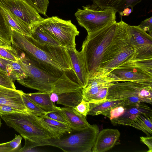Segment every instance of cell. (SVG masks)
Instances as JSON below:
<instances>
[{
  "label": "cell",
  "instance_id": "cell-9",
  "mask_svg": "<svg viewBox=\"0 0 152 152\" xmlns=\"http://www.w3.org/2000/svg\"><path fill=\"white\" fill-rule=\"evenodd\" d=\"M36 26L48 32L67 49L76 47L75 37L80 32L71 20L52 16L44 18Z\"/></svg>",
  "mask_w": 152,
  "mask_h": 152
},
{
  "label": "cell",
  "instance_id": "cell-37",
  "mask_svg": "<svg viewBox=\"0 0 152 152\" xmlns=\"http://www.w3.org/2000/svg\"><path fill=\"white\" fill-rule=\"evenodd\" d=\"M74 109L79 113L86 117L89 110V103L82 99L81 102Z\"/></svg>",
  "mask_w": 152,
  "mask_h": 152
},
{
  "label": "cell",
  "instance_id": "cell-19",
  "mask_svg": "<svg viewBox=\"0 0 152 152\" xmlns=\"http://www.w3.org/2000/svg\"><path fill=\"white\" fill-rule=\"evenodd\" d=\"M119 125L134 127L143 131L148 136L152 134V117L139 114L118 123L117 125Z\"/></svg>",
  "mask_w": 152,
  "mask_h": 152
},
{
  "label": "cell",
  "instance_id": "cell-25",
  "mask_svg": "<svg viewBox=\"0 0 152 152\" xmlns=\"http://www.w3.org/2000/svg\"><path fill=\"white\" fill-rule=\"evenodd\" d=\"M58 95L57 104L63 105L66 107L74 108L83 99L81 90L66 92Z\"/></svg>",
  "mask_w": 152,
  "mask_h": 152
},
{
  "label": "cell",
  "instance_id": "cell-42",
  "mask_svg": "<svg viewBox=\"0 0 152 152\" xmlns=\"http://www.w3.org/2000/svg\"><path fill=\"white\" fill-rule=\"evenodd\" d=\"M50 93V99L51 101L53 102H56L58 99V95L55 93Z\"/></svg>",
  "mask_w": 152,
  "mask_h": 152
},
{
  "label": "cell",
  "instance_id": "cell-5",
  "mask_svg": "<svg viewBox=\"0 0 152 152\" xmlns=\"http://www.w3.org/2000/svg\"><path fill=\"white\" fill-rule=\"evenodd\" d=\"M99 132L97 125L90 124L82 129L72 130L59 139L51 138L48 141V145L66 152H91Z\"/></svg>",
  "mask_w": 152,
  "mask_h": 152
},
{
  "label": "cell",
  "instance_id": "cell-22",
  "mask_svg": "<svg viewBox=\"0 0 152 152\" xmlns=\"http://www.w3.org/2000/svg\"><path fill=\"white\" fill-rule=\"evenodd\" d=\"M23 94L47 112L59 110L60 109V107L56 106L55 103L51 101L49 93L40 91L33 93H25L23 92Z\"/></svg>",
  "mask_w": 152,
  "mask_h": 152
},
{
  "label": "cell",
  "instance_id": "cell-12",
  "mask_svg": "<svg viewBox=\"0 0 152 152\" xmlns=\"http://www.w3.org/2000/svg\"><path fill=\"white\" fill-rule=\"evenodd\" d=\"M130 43L134 51L133 58L152 59V37L138 26H129Z\"/></svg>",
  "mask_w": 152,
  "mask_h": 152
},
{
  "label": "cell",
  "instance_id": "cell-11",
  "mask_svg": "<svg viewBox=\"0 0 152 152\" xmlns=\"http://www.w3.org/2000/svg\"><path fill=\"white\" fill-rule=\"evenodd\" d=\"M114 78L111 76L99 75L88 80L87 86L81 90L83 99L89 103H98L107 99L108 89Z\"/></svg>",
  "mask_w": 152,
  "mask_h": 152
},
{
  "label": "cell",
  "instance_id": "cell-8",
  "mask_svg": "<svg viewBox=\"0 0 152 152\" xmlns=\"http://www.w3.org/2000/svg\"><path fill=\"white\" fill-rule=\"evenodd\" d=\"M78 9L75 15L79 24L89 34L107 25L116 22L117 12L113 9L103 8L93 1L91 5Z\"/></svg>",
  "mask_w": 152,
  "mask_h": 152
},
{
  "label": "cell",
  "instance_id": "cell-14",
  "mask_svg": "<svg viewBox=\"0 0 152 152\" xmlns=\"http://www.w3.org/2000/svg\"><path fill=\"white\" fill-rule=\"evenodd\" d=\"M70 57L72 70L77 79V83L82 88L87 85L88 73L86 61L81 52L77 50L76 47L67 49Z\"/></svg>",
  "mask_w": 152,
  "mask_h": 152
},
{
  "label": "cell",
  "instance_id": "cell-43",
  "mask_svg": "<svg viewBox=\"0 0 152 152\" xmlns=\"http://www.w3.org/2000/svg\"><path fill=\"white\" fill-rule=\"evenodd\" d=\"M132 11L131 9L129 7L126 8L123 10L120 16H128L132 13Z\"/></svg>",
  "mask_w": 152,
  "mask_h": 152
},
{
  "label": "cell",
  "instance_id": "cell-24",
  "mask_svg": "<svg viewBox=\"0 0 152 152\" xmlns=\"http://www.w3.org/2000/svg\"><path fill=\"white\" fill-rule=\"evenodd\" d=\"M89 110L88 115H102L104 112L115 107L122 106H124L129 103L125 99L110 101L107 99L98 103H89Z\"/></svg>",
  "mask_w": 152,
  "mask_h": 152
},
{
  "label": "cell",
  "instance_id": "cell-6",
  "mask_svg": "<svg viewBox=\"0 0 152 152\" xmlns=\"http://www.w3.org/2000/svg\"><path fill=\"white\" fill-rule=\"evenodd\" d=\"M107 99H125L129 104L138 102L152 104V83L129 81L113 83L109 87Z\"/></svg>",
  "mask_w": 152,
  "mask_h": 152
},
{
  "label": "cell",
  "instance_id": "cell-29",
  "mask_svg": "<svg viewBox=\"0 0 152 152\" xmlns=\"http://www.w3.org/2000/svg\"><path fill=\"white\" fill-rule=\"evenodd\" d=\"M22 97L24 105L27 110L29 111L39 117L45 115L47 113L40 107L32 102L23 94Z\"/></svg>",
  "mask_w": 152,
  "mask_h": 152
},
{
  "label": "cell",
  "instance_id": "cell-35",
  "mask_svg": "<svg viewBox=\"0 0 152 152\" xmlns=\"http://www.w3.org/2000/svg\"><path fill=\"white\" fill-rule=\"evenodd\" d=\"M12 69L15 74L18 80L25 78L27 77L26 72L18 61H13L9 60Z\"/></svg>",
  "mask_w": 152,
  "mask_h": 152
},
{
  "label": "cell",
  "instance_id": "cell-33",
  "mask_svg": "<svg viewBox=\"0 0 152 152\" xmlns=\"http://www.w3.org/2000/svg\"><path fill=\"white\" fill-rule=\"evenodd\" d=\"M0 86L16 89L14 81L5 71L0 69Z\"/></svg>",
  "mask_w": 152,
  "mask_h": 152
},
{
  "label": "cell",
  "instance_id": "cell-16",
  "mask_svg": "<svg viewBox=\"0 0 152 152\" xmlns=\"http://www.w3.org/2000/svg\"><path fill=\"white\" fill-rule=\"evenodd\" d=\"M23 92L0 86V104L8 105L23 112L27 110L22 97Z\"/></svg>",
  "mask_w": 152,
  "mask_h": 152
},
{
  "label": "cell",
  "instance_id": "cell-15",
  "mask_svg": "<svg viewBox=\"0 0 152 152\" xmlns=\"http://www.w3.org/2000/svg\"><path fill=\"white\" fill-rule=\"evenodd\" d=\"M120 133L117 129L107 128L99 132L92 148L93 152H104L113 148L118 140Z\"/></svg>",
  "mask_w": 152,
  "mask_h": 152
},
{
  "label": "cell",
  "instance_id": "cell-2",
  "mask_svg": "<svg viewBox=\"0 0 152 152\" xmlns=\"http://www.w3.org/2000/svg\"><path fill=\"white\" fill-rule=\"evenodd\" d=\"M129 26L122 20L117 22L115 34L103 55L96 76L107 75L134 56V50L130 43Z\"/></svg>",
  "mask_w": 152,
  "mask_h": 152
},
{
  "label": "cell",
  "instance_id": "cell-20",
  "mask_svg": "<svg viewBox=\"0 0 152 152\" xmlns=\"http://www.w3.org/2000/svg\"><path fill=\"white\" fill-rule=\"evenodd\" d=\"M60 110L68 125L72 130L82 129L90 125L86 117L78 113L74 108L66 107H60Z\"/></svg>",
  "mask_w": 152,
  "mask_h": 152
},
{
  "label": "cell",
  "instance_id": "cell-4",
  "mask_svg": "<svg viewBox=\"0 0 152 152\" xmlns=\"http://www.w3.org/2000/svg\"><path fill=\"white\" fill-rule=\"evenodd\" d=\"M0 116L9 127L14 129L24 138L48 145L52 138L50 133L42 124L38 116L27 110L25 113H9Z\"/></svg>",
  "mask_w": 152,
  "mask_h": 152
},
{
  "label": "cell",
  "instance_id": "cell-7",
  "mask_svg": "<svg viewBox=\"0 0 152 152\" xmlns=\"http://www.w3.org/2000/svg\"><path fill=\"white\" fill-rule=\"evenodd\" d=\"M108 74L114 78V83L129 81L152 83V59L140 60L133 57Z\"/></svg>",
  "mask_w": 152,
  "mask_h": 152
},
{
  "label": "cell",
  "instance_id": "cell-1",
  "mask_svg": "<svg viewBox=\"0 0 152 152\" xmlns=\"http://www.w3.org/2000/svg\"><path fill=\"white\" fill-rule=\"evenodd\" d=\"M18 62L26 71V77L17 80L21 85L39 91L60 94L65 92L69 82L67 75L61 76L41 66L24 53L19 54Z\"/></svg>",
  "mask_w": 152,
  "mask_h": 152
},
{
  "label": "cell",
  "instance_id": "cell-44",
  "mask_svg": "<svg viewBox=\"0 0 152 152\" xmlns=\"http://www.w3.org/2000/svg\"><path fill=\"white\" fill-rule=\"evenodd\" d=\"M11 46L8 43L0 39V47L3 48H8Z\"/></svg>",
  "mask_w": 152,
  "mask_h": 152
},
{
  "label": "cell",
  "instance_id": "cell-27",
  "mask_svg": "<svg viewBox=\"0 0 152 152\" xmlns=\"http://www.w3.org/2000/svg\"><path fill=\"white\" fill-rule=\"evenodd\" d=\"M11 27L0 12V39L11 45Z\"/></svg>",
  "mask_w": 152,
  "mask_h": 152
},
{
  "label": "cell",
  "instance_id": "cell-10",
  "mask_svg": "<svg viewBox=\"0 0 152 152\" xmlns=\"http://www.w3.org/2000/svg\"><path fill=\"white\" fill-rule=\"evenodd\" d=\"M11 30V43L14 47L23 51L30 59L44 67L63 71L48 54L34 43L31 36L21 33L12 28Z\"/></svg>",
  "mask_w": 152,
  "mask_h": 152
},
{
  "label": "cell",
  "instance_id": "cell-38",
  "mask_svg": "<svg viewBox=\"0 0 152 152\" xmlns=\"http://www.w3.org/2000/svg\"><path fill=\"white\" fill-rule=\"evenodd\" d=\"M138 26L145 32L148 31L149 34L152 36V17L142 21Z\"/></svg>",
  "mask_w": 152,
  "mask_h": 152
},
{
  "label": "cell",
  "instance_id": "cell-40",
  "mask_svg": "<svg viewBox=\"0 0 152 152\" xmlns=\"http://www.w3.org/2000/svg\"><path fill=\"white\" fill-rule=\"evenodd\" d=\"M26 111L23 112L8 105L0 104V115L12 113H25Z\"/></svg>",
  "mask_w": 152,
  "mask_h": 152
},
{
  "label": "cell",
  "instance_id": "cell-21",
  "mask_svg": "<svg viewBox=\"0 0 152 152\" xmlns=\"http://www.w3.org/2000/svg\"><path fill=\"white\" fill-rule=\"evenodd\" d=\"M0 12L12 28L25 35L31 36L32 29L25 22L0 3Z\"/></svg>",
  "mask_w": 152,
  "mask_h": 152
},
{
  "label": "cell",
  "instance_id": "cell-32",
  "mask_svg": "<svg viewBox=\"0 0 152 152\" xmlns=\"http://www.w3.org/2000/svg\"><path fill=\"white\" fill-rule=\"evenodd\" d=\"M0 69L6 72L14 81L18 80L9 60L0 57Z\"/></svg>",
  "mask_w": 152,
  "mask_h": 152
},
{
  "label": "cell",
  "instance_id": "cell-30",
  "mask_svg": "<svg viewBox=\"0 0 152 152\" xmlns=\"http://www.w3.org/2000/svg\"><path fill=\"white\" fill-rule=\"evenodd\" d=\"M39 13L46 15L49 0H25Z\"/></svg>",
  "mask_w": 152,
  "mask_h": 152
},
{
  "label": "cell",
  "instance_id": "cell-45",
  "mask_svg": "<svg viewBox=\"0 0 152 152\" xmlns=\"http://www.w3.org/2000/svg\"><path fill=\"white\" fill-rule=\"evenodd\" d=\"M1 118L0 116V128L1 127V124H2V123H1Z\"/></svg>",
  "mask_w": 152,
  "mask_h": 152
},
{
  "label": "cell",
  "instance_id": "cell-13",
  "mask_svg": "<svg viewBox=\"0 0 152 152\" xmlns=\"http://www.w3.org/2000/svg\"><path fill=\"white\" fill-rule=\"evenodd\" d=\"M0 3L33 30L44 18L25 0H0Z\"/></svg>",
  "mask_w": 152,
  "mask_h": 152
},
{
  "label": "cell",
  "instance_id": "cell-46",
  "mask_svg": "<svg viewBox=\"0 0 152 152\" xmlns=\"http://www.w3.org/2000/svg\"><path fill=\"white\" fill-rule=\"evenodd\" d=\"M91 0L93 1L94 0Z\"/></svg>",
  "mask_w": 152,
  "mask_h": 152
},
{
  "label": "cell",
  "instance_id": "cell-17",
  "mask_svg": "<svg viewBox=\"0 0 152 152\" xmlns=\"http://www.w3.org/2000/svg\"><path fill=\"white\" fill-rule=\"evenodd\" d=\"M124 106L125 110L123 114L119 117L110 120L113 125H116L118 123L139 114L152 117L151 109L144 102L131 103Z\"/></svg>",
  "mask_w": 152,
  "mask_h": 152
},
{
  "label": "cell",
  "instance_id": "cell-26",
  "mask_svg": "<svg viewBox=\"0 0 152 152\" xmlns=\"http://www.w3.org/2000/svg\"><path fill=\"white\" fill-rule=\"evenodd\" d=\"M31 36L36 41L40 44L61 46L59 42L49 33L37 26L34 28Z\"/></svg>",
  "mask_w": 152,
  "mask_h": 152
},
{
  "label": "cell",
  "instance_id": "cell-18",
  "mask_svg": "<svg viewBox=\"0 0 152 152\" xmlns=\"http://www.w3.org/2000/svg\"><path fill=\"white\" fill-rule=\"evenodd\" d=\"M39 117L42 124L50 133L52 138L59 139L72 130L67 124L51 119L45 115Z\"/></svg>",
  "mask_w": 152,
  "mask_h": 152
},
{
  "label": "cell",
  "instance_id": "cell-41",
  "mask_svg": "<svg viewBox=\"0 0 152 152\" xmlns=\"http://www.w3.org/2000/svg\"><path fill=\"white\" fill-rule=\"evenodd\" d=\"M140 140L143 143L145 144L148 148L147 152H152V137H146L142 136L140 137Z\"/></svg>",
  "mask_w": 152,
  "mask_h": 152
},
{
  "label": "cell",
  "instance_id": "cell-23",
  "mask_svg": "<svg viewBox=\"0 0 152 152\" xmlns=\"http://www.w3.org/2000/svg\"><path fill=\"white\" fill-rule=\"evenodd\" d=\"M142 0H94L98 6L103 8L113 9L121 15L123 10L129 7H133Z\"/></svg>",
  "mask_w": 152,
  "mask_h": 152
},
{
  "label": "cell",
  "instance_id": "cell-39",
  "mask_svg": "<svg viewBox=\"0 0 152 152\" xmlns=\"http://www.w3.org/2000/svg\"><path fill=\"white\" fill-rule=\"evenodd\" d=\"M25 144L24 146L20 148L18 152H30L33 151V148L37 146H40L37 143L31 141L28 139L24 138Z\"/></svg>",
  "mask_w": 152,
  "mask_h": 152
},
{
  "label": "cell",
  "instance_id": "cell-28",
  "mask_svg": "<svg viewBox=\"0 0 152 152\" xmlns=\"http://www.w3.org/2000/svg\"><path fill=\"white\" fill-rule=\"evenodd\" d=\"M22 138L19 135H15L12 140L0 144V152H18L21 148Z\"/></svg>",
  "mask_w": 152,
  "mask_h": 152
},
{
  "label": "cell",
  "instance_id": "cell-3",
  "mask_svg": "<svg viewBox=\"0 0 152 152\" xmlns=\"http://www.w3.org/2000/svg\"><path fill=\"white\" fill-rule=\"evenodd\" d=\"M117 22L88 34L81 51L84 57L89 79L96 76L103 55L115 34Z\"/></svg>",
  "mask_w": 152,
  "mask_h": 152
},
{
  "label": "cell",
  "instance_id": "cell-36",
  "mask_svg": "<svg viewBox=\"0 0 152 152\" xmlns=\"http://www.w3.org/2000/svg\"><path fill=\"white\" fill-rule=\"evenodd\" d=\"M45 115L51 119L68 124L67 122L61 111L60 109L59 110L47 112Z\"/></svg>",
  "mask_w": 152,
  "mask_h": 152
},
{
  "label": "cell",
  "instance_id": "cell-31",
  "mask_svg": "<svg viewBox=\"0 0 152 152\" xmlns=\"http://www.w3.org/2000/svg\"><path fill=\"white\" fill-rule=\"evenodd\" d=\"M0 57L13 61H18L19 58L17 50L11 46L8 48L0 47Z\"/></svg>",
  "mask_w": 152,
  "mask_h": 152
},
{
  "label": "cell",
  "instance_id": "cell-34",
  "mask_svg": "<svg viewBox=\"0 0 152 152\" xmlns=\"http://www.w3.org/2000/svg\"><path fill=\"white\" fill-rule=\"evenodd\" d=\"M125 110V107L124 106H119L104 112L102 115L108 117L111 120L122 115Z\"/></svg>",
  "mask_w": 152,
  "mask_h": 152
}]
</instances>
